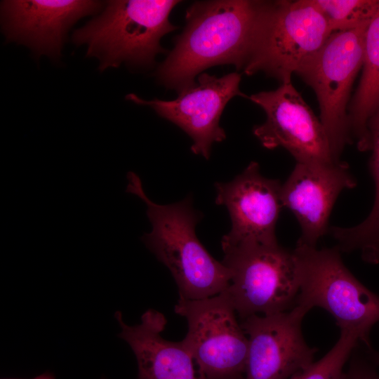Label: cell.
I'll use <instances>...</instances> for the list:
<instances>
[{
	"instance_id": "obj_23",
	"label": "cell",
	"mask_w": 379,
	"mask_h": 379,
	"mask_svg": "<svg viewBox=\"0 0 379 379\" xmlns=\"http://www.w3.org/2000/svg\"><path fill=\"white\" fill-rule=\"evenodd\" d=\"M102 379H105V378H102Z\"/></svg>"
},
{
	"instance_id": "obj_2",
	"label": "cell",
	"mask_w": 379,
	"mask_h": 379,
	"mask_svg": "<svg viewBox=\"0 0 379 379\" xmlns=\"http://www.w3.org/2000/svg\"><path fill=\"white\" fill-rule=\"evenodd\" d=\"M127 179L126 192L146 204L152 227L142 239L170 270L178 287L179 298L204 299L225 291L230 284V270L211 255L198 239L195 227L200 218L191 199L158 204L146 195L136 173L128 172Z\"/></svg>"
},
{
	"instance_id": "obj_10",
	"label": "cell",
	"mask_w": 379,
	"mask_h": 379,
	"mask_svg": "<svg viewBox=\"0 0 379 379\" xmlns=\"http://www.w3.org/2000/svg\"><path fill=\"white\" fill-rule=\"evenodd\" d=\"M241 76L232 72L218 77L207 73L178 92L172 100H145L134 93L126 98L138 105L152 107L160 117L173 122L192 138V152L208 159L212 145L226 138L220 119L227 102L234 96L247 97L239 90Z\"/></svg>"
},
{
	"instance_id": "obj_15",
	"label": "cell",
	"mask_w": 379,
	"mask_h": 379,
	"mask_svg": "<svg viewBox=\"0 0 379 379\" xmlns=\"http://www.w3.org/2000/svg\"><path fill=\"white\" fill-rule=\"evenodd\" d=\"M114 317L121 328L119 337L135 357L138 379H202L197 375L194 359L182 341L172 342L161 336L166 325L163 314L148 310L135 326L125 324L119 311Z\"/></svg>"
},
{
	"instance_id": "obj_3",
	"label": "cell",
	"mask_w": 379,
	"mask_h": 379,
	"mask_svg": "<svg viewBox=\"0 0 379 379\" xmlns=\"http://www.w3.org/2000/svg\"><path fill=\"white\" fill-rule=\"evenodd\" d=\"M178 0L107 1L103 11L72 34L77 46H87L86 56L96 58L100 72L122 63L149 68L166 51L161 39L178 27L169 20Z\"/></svg>"
},
{
	"instance_id": "obj_21",
	"label": "cell",
	"mask_w": 379,
	"mask_h": 379,
	"mask_svg": "<svg viewBox=\"0 0 379 379\" xmlns=\"http://www.w3.org/2000/svg\"><path fill=\"white\" fill-rule=\"evenodd\" d=\"M368 354L371 362L373 363L375 365L379 366V352H376L372 348H371L368 349Z\"/></svg>"
},
{
	"instance_id": "obj_18",
	"label": "cell",
	"mask_w": 379,
	"mask_h": 379,
	"mask_svg": "<svg viewBox=\"0 0 379 379\" xmlns=\"http://www.w3.org/2000/svg\"><path fill=\"white\" fill-rule=\"evenodd\" d=\"M326 20L333 32L350 30L369 23L379 0H307Z\"/></svg>"
},
{
	"instance_id": "obj_17",
	"label": "cell",
	"mask_w": 379,
	"mask_h": 379,
	"mask_svg": "<svg viewBox=\"0 0 379 379\" xmlns=\"http://www.w3.org/2000/svg\"><path fill=\"white\" fill-rule=\"evenodd\" d=\"M372 154L369 170L375 185V199L367 218L352 227L333 226L329 232L341 252L358 251L362 260L370 264L379 263V107L368 122Z\"/></svg>"
},
{
	"instance_id": "obj_4",
	"label": "cell",
	"mask_w": 379,
	"mask_h": 379,
	"mask_svg": "<svg viewBox=\"0 0 379 379\" xmlns=\"http://www.w3.org/2000/svg\"><path fill=\"white\" fill-rule=\"evenodd\" d=\"M293 251L299 280L295 305L307 312L314 307L325 310L340 331L371 349L370 333L379 322V296L347 268L337 246L318 249L296 244Z\"/></svg>"
},
{
	"instance_id": "obj_14",
	"label": "cell",
	"mask_w": 379,
	"mask_h": 379,
	"mask_svg": "<svg viewBox=\"0 0 379 379\" xmlns=\"http://www.w3.org/2000/svg\"><path fill=\"white\" fill-rule=\"evenodd\" d=\"M356 185L349 165L341 160L330 164L296 163L281 185V201L300 226L298 245L317 246L328 231V218L338 195Z\"/></svg>"
},
{
	"instance_id": "obj_13",
	"label": "cell",
	"mask_w": 379,
	"mask_h": 379,
	"mask_svg": "<svg viewBox=\"0 0 379 379\" xmlns=\"http://www.w3.org/2000/svg\"><path fill=\"white\" fill-rule=\"evenodd\" d=\"M92 0H6L1 2V30L6 41L22 44L36 58L60 59L70 28L100 11Z\"/></svg>"
},
{
	"instance_id": "obj_5",
	"label": "cell",
	"mask_w": 379,
	"mask_h": 379,
	"mask_svg": "<svg viewBox=\"0 0 379 379\" xmlns=\"http://www.w3.org/2000/svg\"><path fill=\"white\" fill-rule=\"evenodd\" d=\"M333 32L307 0L264 1L252 52L244 72H262L280 84L291 82L301 63Z\"/></svg>"
},
{
	"instance_id": "obj_16",
	"label": "cell",
	"mask_w": 379,
	"mask_h": 379,
	"mask_svg": "<svg viewBox=\"0 0 379 379\" xmlns=\"http://www.w3.org/2000/svg\"><path fill=\"white\" fill-rule=\"evenodd\" d=\"M362 72L348 107L352 137L361 152L371 149L368 122L379 107V6L366 32Z\"/></svg>"
},
{
	"instance_id": "obj_12",
	"label": "cell",
	"mask_w": 379,
	"mask_h": 379,
	"mask_svg": "<svg viewBox=\"0 0 379 379\" xmlns=\"http://www.w3.org/2000/svg\"><path fill=\"white\" fill-rule=\"evenodd\" d=\"M279 180L263 176L251 161L228 182L215 184V204L227 208L232 221L222 248L246 244H277L276 225L282 206Z\"/></svg>"
},
{
	"instance_id": "obj_6",
	"label": "cell",
	"mask_w": 379,
	"mask_h": 379,
	"mask_svg": "<svg viewBox=\"0 0 379 379\" xmlns=\"http://www.w3.org/2000/svg\"><path fill=\"white\" fill-rule=\"evenodd\" d=\"M369 23L333 32L295 72L315 93L320 109L319 119L335 161L340 160L345 147L352 142L348 103L352 85L362 67Z\"/></svg>"
},
{
	"instance_id": "obj_20",
	"label": "cell",
	"mask_w": 379,
	"mask_h": 379,
	"mask_svg": "<svg viewBox=\"0 0 379 379\" xmlns=\"http://www.w3.org/2000/svg\"><path fill=\"white\" fill-rule=\"evenodd\" d=\"M342 379H379V373L373 363L357 357L352 359Z\"/></svg>"
},
{
	"instance_id": "obj_8",
	"label": "cell",
	"mask_w": 379,
	"mask_h": 379,
	"mask_svg": "<svg viewBox=\"0 0 379 379\" xmlns=\"http://www.w3.org/2000/svg\"><path fill=\"white\" fill-rule=\"evenodd\" d=\"M175 312L187 322L182 341L202 379H245L248 338L226 291L204 299L179 298Z\"/></svg>"
},
{
	"instance_id": "obj_19",
	"label": "cell",
	"mask_w": 379,
	"mask_h": 379,
	"mask_svg": "<svg viewBox=\"0 0 379 379\" xmlns=\"http://www.w3.org/2000/svg\"><path fill=\"white\" fill-rule=\"evenodd\" d=\"M358 342L353 335L340 331L338 340L321 359L291 379H342L345 364Z\"/></svg>"
},
{
	"instance_id": "obj_7",
	"label": "cell",
	"mask_w": 379,
	"mask_h": 379,
	"mask_svg": "<svg viewBox=\"0 0 379 379\" xmlns=\"http://www.w3.org/2000/svg\"><path fill=\"white\" fill-rule=\"evenodd\" d=\"M230 280L225 290L241 319L295 307L299 293L293 251L279 244H246L222 248Z\"/></svg>"
},
{
	"instance_id": "obj_11",
	"label": "cell",
	"mask_w": 379,
	"mask_h": 379,
	"mask_svg": "<svg viewBox=\"0 0 379 379\" xmlns=\"http://www.w3.org/2000/svg\"><path fill=\"white\" fill-rule=\"evenodd\" d=\"M307 312L295 305L241 319L248 338L245 379H291L314 362L317 349L307 344L302 331Z\"/></svg>"
},
{
	"instance_id": "obj_1",
	"label": "cell",
	"mask_w": 379,
	"mask_h": 379,
	"mask_svg": "<svg viewBox=\"0 0 379 379\" xmlns=\"http://www.w3.org/2000/svg\"><path fill=\"white\" fill-rule=\"evenodd\" d=\"M264 1H196L186 11V25L157 70L158 81L178 92L214 65L243 69L250 58Z\"/></svg>"
},
{
	"instance_id": "obj_9",
	"label": "cell",
	"mask_w": 379,
	"mask_h": 379,
	"mask_svg": "<svg viewBox=\"0 0 379 379\" xmlns=\"http://www.w3.org/2000/svg\"><path fill=\"white\" fill-rule=\"evenodd\" d=\"M265 112L266 120L253 129L267 149L281 147L296 163L317 164L335 161L325 129L291 82L273 91H261L248 98Z\"/></svg>"
},
{
	"instance_id": "obj_22",
	"label": "cell",
	"mask_w": 379,
	"mask_h": 379,
	"mask_svg": "<svg viewBox=\"0 0 379 379\" xmlns=\"http://www.w3.org/2000/svg\"><path fill=\"white\" fill-rule=\"evenodd\" d=\"M2 379H22V378H2ZM30 379H55V375L51 372H45Z\"/></svg>"
}]
</instances>
